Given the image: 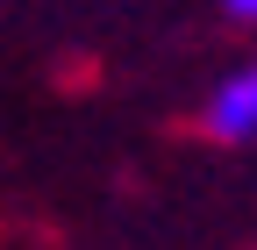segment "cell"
<instances>
[{
	"mask_svg": "<svg viewBox=\"0 0 257 250\" xmlns=\"http://www.w3.org/2000/svg\"><path fill=\"white\" fill-rule=\"evenodd\" d=\"M207 136L214 143H257V57L221 72L207 93Z\"/></svg>",
	"mask_w": 257,
	"mask_h": 250,
	"instance_id": "cell-1",
	"label": "cell"
},
{
	"mask_svg": "<svg viewBox=\"0 0 257 250\" xmlns=\"http://www.w3.org/2000/svg\"><path fill=\"white\" fill-rule=\"evenodd\" d=\"M221 15H229V22H250V29H257V0H221Z\"/></svg>",
	"mask_w": 257,
	"mask_h": 250,
	"instance_id": "cell-2",
	"label": "cell"
}]
</instances>
